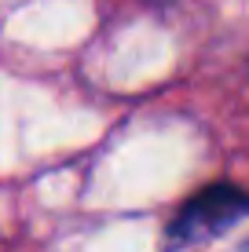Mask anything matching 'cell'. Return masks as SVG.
Listing matches in <instances>:
<instances>
[{
    "label": "cell",
    "instance_id": "cell-1",
    "mask_svg": "<svg viewBox=\"0 0 249 252\" xmlns=\"http://www.w3.org/2000/svg\"><path fill=\"white\" fill-rule=\"evenodd\" d=\"M242 216H249V194L246 190H238L231 183H213L179 208V216L173 220V227H169V238L173 241L213 238V234L227 230L231 223H238Z\"/></svg>",
    "mask_w": 249,
    "mask_h": 252
}]
</instances>
